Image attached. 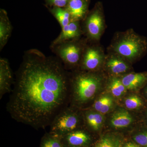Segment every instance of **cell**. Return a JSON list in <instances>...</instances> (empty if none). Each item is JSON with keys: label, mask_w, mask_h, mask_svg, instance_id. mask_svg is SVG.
Here are the masks:
<instances>
[{"label": "cell", "mask_w": 147, "mask_h": 147, "mask_svg": "<svg viewBox=\"0 0 147 147\" xmlns=\"http://www.w3.org/2000/svg\"><path fill=\"white\" fill-rule=\"evenodd\" d=\"M70 86L62 63L31 50L17 71L7 111L18 122L45 128L69 105Z\"/></svg>", "instance_id": "1"}, {"label": "cell", "mask_w": 147, "mask_h": 147, "mask_svg": "<svg viewBox=\"0 0 147 147\" xmlns=\"http://www.w3.org/2000/svg\"><path fill=\"white\" fill-rule=\"evenodd\" d=\"M99 78L91 73L82 72L70 78L69 105L78 108L93 99L100 86Z\"/></svg>", "instance_id": "2"}, {"label": "cell", "mask_w": 147, "mask_h": 147, "mask_svg": "<svg viewBox=\"0 0 147 147\" xmlns=\"http://www.w3.org/2000/svg\"><path fill=\"white\" fill-rule=\"evenodd\" d=\"M78 109L69 105L62 110L49 126L50 133L60 137L79 129L84 119Z\"/></svg>", "instance_id": "3"}, {"label": "cell", "mask_w": 147, "mask_h": 147, "mask_svg": "<svg viewBox=\"0 0 147 147\" xmlns=\"http://www.w3.org/2000/svg\"><path fill=\"white\" fill-rule=\"evenodd\" d=\"M146 40L136 35L129 36L123 38L116 45L115 50L122 57L129 59L142 56L146 52Z\"/></svg>", "instance_id": "4"}, {"label": "cell", "mask_w": 147, "mask_h": 147, "mask_svg": "<svg viewBox=\"0 0 147 147\" xmlns=\"http://www.w3.org/2000/svg\"><path fill=\"white\" fill-rule=\"evenodd\" d=\"M64 147H83L89 144L91 138L87 131L78 129L60 137Z\"/></svg>", "instance_id": "5"}, {"label": "cell", "mask_w": 147, "mask_h": 147, "mask_svg": "<svg viewBox=\"0 0 147 147\" xmlns=\"http://www.w3.org/2000/svg\"><path fill=\"white\" fill-rule=\"evenodd\" d=\"M58 48V53L65 66H73L79 62L81 50L74 43H62Z\"/></svg>", "instance_id": "6"}, {"label": "cell", "mask_w": 147, "mask_h": 147, "mask_svg": "<svg viewBox=\"0 0 147 147\" xmlns=\"http://www.w3.org/2000/svg\"><path fill=\"white\" fill-rule=\"evenodd\" d=\"M12 76L9 64L6 60H0V99L11 91Z\"/></svg>", "instance_id": "7"}, {"label": "cell", "mask_w": 147, "mask_h": 147, "mask_svg": "<svg viewBox=\"0 0 147 147\" xmlns=\"http://www.w3.org/2000/svg\"><path fill=\"white\" fill-rule=\"evenodd\" d=\"M121 80L127 90L138 89L147 84V73L129 74Z\"/></svg>", "instance_id": "8"}, {"label": "cell", "mask_w": 147, "mask_h": 147, "mask_svg": "<svg viewBox=\"0 0 147 147\" xmlns=\"http://www.w3.org/2000/svg\"><path fill=\"white\" fill-rule=\"evenodd\" d=\"M102 60V55L98 50L94 48H89L84 56L82 67L85 70L92 71L99 67Z\"/></svg>", "instance_id": "9"}, {"label": "cell", "mask_w": 147, "mask_h": 147, "mask_svg": "<svg viewBox=\"0 0 147 147\" xmlns=\"http://www.w3.org/2000/svg\"><path fill=\"white\" fill-rule=\"evenodd\" d=\"M86 27L90 36L95 39L99 38L103 29V21L100 13L97 11L93 13L87 20Z\"/></svg>", "instance_id": "10"}, {"label": "cell", "mask_w": 147, "mask_h": 147, "mask_svg": "<svg viewBox=\"0 0 147 147\" xmlns=\"http://www.w3.org/2000/svg\"><path fill=\"white\" fill-rule=\"evenodd\" d=\"M62 29L60 34L54 41L55 45L62 44L67 40L73 39L79 35V26L76 21H70L67 26Z\"/></svg>", "instance_id": "11"}, {"label": "cell", "mask_w": 147, "mask_h": 147, "mask_svg": "<svg viewBox=\"0 0 147 147\" xmlns=\"http://www.w3.org/2000/svg\"><path fill=\"white\" fill-rule=\"evenodd\" d=\"M83 113L84 122L90 129L97 131L102 126L104 118L100 113L93 110H86Z\"/></svg>", "instance_id": "12"}, {"label": "cell", "mask_w": 147, "mask_h": 147, "mask_svg": "<svg viewBox=\"0 0 147 147\" xmlns=\"http://www.w3.org/2000/svg\"><path fill=\"white\" fill-rule=\"evenodd\" d=\"M133 121V118L130 113L125 110H120L113 114L110 123L113 127L121 128L130 125Z\"/></svg>", "instance_id": "13"}, {"label": "cell", "mask_w": 147, "mask_h": 147, "mask_svg": "<svg viewBox=\"0 0 147 147\" xmlns=\"http://www.w3.org/2000/svg\"><path fill=\"white\" fill-rule=\"evenodd\" d=\"M73 21L83 18L86 10V5L84 0H69L66 9Z\"/></svg>", "instance_id": "14"}, {"label": "cell", "mask_w": 147, "mask_h": 147, "mask_svg": "<svg viewBox=\"0 0 147 147\" xmlns=\"http://www.w3.org/2000/svg\"><path fill=\"white\" fill-rule=\"evenodd\" d=\"M114 105L113 98L108 95L102 96L95 100L92 108L95 111L100 113L106 114L111 110Z\"/></svg>", "instance_id": "15"}, {"label": "cell", "mask_w": 147, "mask_h": 147, "mask_svg": "<svg viewBox=\"0 0 147 147\" xmlns=\"http://www.w3.org/2000/svg\"><path fill=\"white\" fill-rule=\"evenodd\" d=\"M11 26L8 18L5 16H1L0 20V45L1 49L5 45L10 36Z\"/></svg>", "instance_id": "16"}, {"label": "cell", "mask_w": 147, "mask_h": 147, "mask_svg": "<svg viewBox=\"0 0 147 147\" xmlns=\"http://www.w3.org/2000/svg\"><path fill=\"white\" fill-rule=\"evenodd\" d=\"M107 66L110 71L116 74L124 73L128 69V65L124 61L115 57L111 58L108 61Z\"/></svg>", "instance_id": "17"}, {"label": "cell", "mask_w": 147, "mask_h": 147, "mask_svg": "<svg viewBox=\"0 0 147 147\" xmlns=\"http://www.w3.org/2000/svg\"><path fill=\"white\" fill-rule=\"evenodd\" d=\"M40 147H64L60 137L51 134L46 133L42 137Z\"/></svg>", "instance_id": "18"}, {"label": "cell", "mask_w": 147, "mask_h": 147, "mask_svg": "<svg viewBox=\"0 0 147 147\" xmlns=\"http://www.w3.org/2000/svg\"><path fill=\"white\" fill-rule=\"evenodd\" d=\"M122 144L120 139L113 135L103 137L96 144L94 147H122Z\"/></svg>", "instance_id": "19"}, {"label": "cell", "mask_w": 147, "mask_h": 147, "mask_svg": "<svg viewBox=\"0 0 147 147\" xmlns=\"http://www.w3.org/2000/svg\"><path fill=\"white\" fill-rule=\"evenodd\" d=\"M110 89L111 93L116 97L121 96L127 90L121 80L116 77L113 78L111 80L110 84Z\"/></svg>", "instance_id": "20"}, {"label": "cell", "mask_w": 147, "mask_h": 147, "mask_svg": "<svg viewBox=\"0 0 147 147\" xmlns=\"http://www.w3.org/2000/svg\"><path fill=\"white\" fill-rule=\"evenodd\" d=\"M53 12L62 28L70 23V14L66 9L65 10L61 7H56L53 9Z\"/></svg>", "instance_id": "21"}, {"label": "cell", "mask_w": 147, "mask_h": 147, "mask_svg": "<svg viewBox=\"0 0 147 147\" xmlns=\"http://www.w3.org/2000/svg\"><path fill=\"white\" fill-rule=\"evenodd\" d=\"M125 105L127 109L129 110H136L144 106V100L137 95L130 96L125 101Z\"/></svg>", "instance_id": "22"}, {"label": "cell", "mask_w": 147, "mask_h": 147, "mask_svg": "<svg viewBox=\"0 0 147 147\" xmlns=\"http://www.w3.org/2000/svg\"><path fill=\"white\" fill-rule=\"evenodd\" d=\"M137 144L142 147H147V131H144L136 134L133 137Z\"/></svg>", "instance_id": "23"}, {"label": "cell", "mask_w": 147, "mask_h": 147, "mask_svg": "<svg viewBox=\"0 0 147 147\" xmlns=\"http://www.w3.org/2000/svg\"><path fill=\"white\" fill-rule=\"evenodd\" d=\"M48 1L56 7H63L66 5L69 0H48Z\"/></svg>", "instance_id": "24"}, {"label": "cell", "mask_w": 147, "mask_h": 147, "mask_svg": "<svg viewBox=\"0 0 147 147\" xmlns=\"http://www.w3.org/2000/svg\"><path fill=\"white\" fill-rule=\"evenodd\" d=\"M139 145L137 144H134V143H131V142H129L127 143L123 147H140Z\"/></svg>", "instance_id": "25"}, {"label": "cell", "mask_w": 147, "mask_h": 147, "mask_svg": "<svg viewBox=\"0 0 147 147\" xmlns=\"http://www.w3.org/2000/svg\"><path fill=\"white\" fill-rule=\"evenodd\" d=\"M145 94H146V96L147 97V86L146 88L145 89Z\"/></svg>", "instance_id": "26"}, {"label": "cell", "mask_w": 147, "mask_h": 147, "mask_svg": "<svg viewBox=\"0 0 147 147\" xmlns=\"http://www.w3.org/2000/svg\"><path fill=\"white\" fill-rule=\"evenodd\" d=\"M146 118H147V114H146Z\"/></svg>", "instance_id": "27"}]
</instances>
